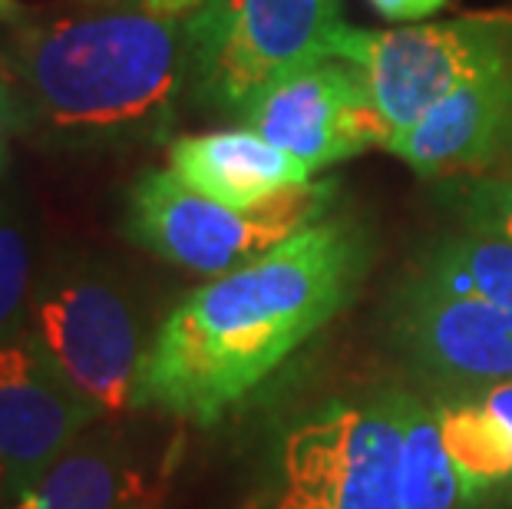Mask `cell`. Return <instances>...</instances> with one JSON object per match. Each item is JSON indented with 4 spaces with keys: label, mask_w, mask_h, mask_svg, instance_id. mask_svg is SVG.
Segmentation results:
<instances>
[{
    "label": "cell",
    "mask_w": 512,
    "mask_h": 509,
    "mask_svg": "<svg viewBox=\"0 0 512 509\" xmlns=\"http://www.w3.org/2000/svg\"><path fill=\"white\" fill-rule=\"evenodd\" d=\"M370 238L324 215L271 252L189 291L159 324L136 407L212 427L357 298Z\"/></svg>",
    "instance_id": "cell-1"
},
{
    "label": "cell",
    "mask_w": 512,
    "mask_h": 509,
    "mask_svg": "<svg viewBox=\"0 0 512 509\" xmlns=\"http://www.w3.org/2000/svg\"><path fill=\"white\" fill-rule=\"evenodd\" d=\"M0 80L14 133L47 153L166 143L185 100V17L139 7L24 14L7 24Z\"/></svg>",
    "instance_id": "cell-2"
},
{
    "label": "cell",
    "mask_w": 512,
    "mask_h": 509,
    "mask_svg": "<svg viewBox=\"0 0 512 509\" xmlns=\"http://www.w3.org/2000/svg\"><path fill=\"white\" fill-rule=\"evenodd\" d=\"M337 0H205L185 14V100L238 116L268 86L334 57Z\"/></svg>",
    "instance_id": "cell-3"
},
{
    "label": "cell",
    "mask_w": 512,
    "mask_h": 509,
    "mask_svg": "<svg viewBox=\"0 0 512 509\" xmlns=\"http://www.w3.org/2000/svg\"><path fill=\"white\" fill-rule=\"evenodd\" d=\"M334 192V182H311L252 209H235L185 186L172 169H146L129 189L126 235L162 262L215 278L331 215Z\"/></svg>",
    "instance_id": "cell-4"
},
{
    "label": "cell",
    "mask_w": 512,
    "mask_h": 509,
    "mask_svg": "<svg viewBox=\"0 0 512 509\" xmlns=\"http://www.w3.org/2000/svg\"><path fill=\"white\" fill-rule=\"evenodd\" d=\"M400 397L380 391L304 414L281 437L271 509H400Z\"/></svg>",
    "instance_id": "cell-5"
},
{
    "label": "cell",
    "mask_w": 512,
    "mask_h": 509,
    "mask_svg": "<svg viewBox=\"0 0 512 509\" xmlns=\"http://www.w3.org/2000/svg\"><path fill=\"white\" fill-rule=\"evenodd\" d=\"M24 324L103 417L136 410L146 348L133 301L113 275L86 262L53 265L34 281Z\"/></svg>",
    "instance_id": "cell-6"
},
{
    "label": "cell",
    "mask_w": 512,
    "mask_h": 509,
    "mask_svg": "<svg viewBox=\"0 0 512 509\" xmlns=\"http://www.w3.org/2000/svg\"><path fill=\"white\" fill-rule=\"evenodd\" d=\"M512 53V14H466L443 24L357 30L337 34L334 57L361 70L370 103L387 119L390 133L440 103L456 86Z\"/></svg>",
    "instance_id": "cell-7"
},
{
    "label": "cell",
    "mask_w": 512,
    "mask_h": 509,
    "mask_svg": "<svg viewBox=\"0 0 512 509\" xmlns=\"http://www.w3.org/2000/svg\"><path fill=\"white\" fill-rule=\"evenodd\" d=\"M242 126L298 156L311 172L387 149L390 126L370 103L361 70L341 57L294 73L242 106Z\"/></svg>",
    "instance_id": "cell-8"
},
{
    "label": "cell",
    "mask_w": 512,
    "mask_h": 509,
    "mask_svg": "<svg viewBox=\"0 0 512 509\" xmlns=\"http://www.w3.org/2000/svg\"><path fill=\"white\" fill-rule=\"evenodd\" d=\"M103 414L24 328L0 338V506L30 490Z\"/></svg>",
    "instance_id": "cell-9"
},
{
    "label": "cell",
    "mask_w": 512,
    "mask_h": 509,
    "mask_svg": "<svg viewBox=\"0 0 512 509\" xmlns=\"http://www.w3.org/2000/svg\"><path fill=\"white\" fill-rule=\"evenodd\" d=\"M390 334L407 361L443 384L512 381V308L407 275L390 308Z\"/></svg>",
    "instance_id": "cell-10"
},
{
    "label": "cell",
    "mask_w": 512,
    "mask_h": 509,
    "mask_svg": "<svg viewBox=\"0 0 512 509\" xmlns=\"http://www.w3.org/2000/svg\"><path fill=\"white\" fill-rule=\"evenodd\" d=\"M512 110V53L456 86L417 123L390 136L387 153L423 179H450L493 169L503 159Z\"/></svg>",
    "instance_id": "cell-11"
},
{
    "label": "cell",
    "mask_w": 512,
    "mask_h": 509,
    "mask_svg": "<svg viewBox=\"0 0 512 509\" xmlns=\"http://www.w3.org/2000/svg\"><path fill=\"white\" fill-rule=\"evenodd\" d=\"M169 169L185 186L235 209H252L314 182V172L298 156L248 126L172 139Z\"/></svg>",
    "instance_id": "cell-12"
},
{
    "label": "cell",
    "mask_w": 512,
    "mask_h": 509,
    "mask_svg": "<svg viewBox=\"0 0 512 509\" xmlns=\"http://www.w3.org/2000/svg\"><path fill=\"white\" fill-rule=\"evenodd\" d=\"M4 509H146V480L113 440H76Z\"/></svg>",
    "instance_id": "cell-13"
},
{
    "label": "cell",
    "mask_w": 512,
    "mask_h": 509,
    "mask_svg": "<svg viewBox=\"0 0 512 509\" xmlns=\"http://www.w3.org/2000/svg\"><path fill=\"white\" fill-rule=\"evenodd\" d=\"M400 509H463V486L443 443L437 407L403 391Z\"/></svg>",
    "instance_id": "cell-14"
},
{
    "label": "cell",
    "mask_w": 512,
    "mask_h": 509,
    "mask_svg": "<svg viewBox=\"0 0 512 509\" xmlns=\"http://www.w3.org/2000/svg\"><path fill=\"white\" fill-rule=\"evenodd\" d=\"M440 288L479 295L512 308V242L493 235H446L417 258L413 272Z\"/></svg>",
    "instance_id": "cell-15"
},
{
    "label": "cell",
    "mask_w": 512,
    "mask_h": 509,
    "mask_svg": "<svg viewBox=\"0 0 512 509\" xmlns=\"http://www.w3.org/2000/svg\"><path fill=\"white\" fill-rule=\"evenodd\" d=\"M440 182V199L450 205L466 232L512 242V162H496L493 169Z\"/></svg>",
    "instance_id": "cell-16"
},
{
    "label": "cell",
    "mask_w": 512,
    "mask_h": 509,
    "mask_svg": "<svg viewBox=\"0 0 512 509\" xmlns=\"http://www.w3.org/2000/svg\"><path fill=\"white\" fill-rule=\"evenodd\" d=\"M30 291H34V255L17 219L0 212V338L24 328Z\"/></svg>",
    "instance_id": "cell-17"
},
{
    "label": "cell",
    "mask_w": 512,
    "mask_h": 509,
    "mask_svg": "<svg viewBox=\"0 0 512 509\" xmlns=\"http://www.w3.org/2000/svg\"><path fill=\"white\" fill-rule=\"evenodd\" d=\"M463 394H470L486 420L493 424L499 443H503L509 467H512V381L503 384H486V387H466Z\"/></svg>",
    "instance_id": "cell-18"
},
{
    "label": "cell",
    "mask_w": 512,
    "mask_h": 509,
    "mask_svg": "<svg viewBox=\"0 0 512 509\" xmlns=\"http://www.w3.org/2000/svg\"><path fill=\"white\" fill-rule=\"evenodd\" d=\"M367 4L390 24H413V20L433 17L446 0H367Z\"/></svg>",
    "instance_id": "cell-19"
},
{
    "label": "cell",
    "mask_w": 512,
    "mask_h": 509,
    "mask_svg": "<svg viewBox=\"0 0 512 509\" xmlns=\"http://www.w3.org/2000/svg\"><path fill=\"white\" fill-rule=\"evenodd\" d=\"M10 136H17V133H14V113H10L7 86H4V80H0V179H4V172H7Z\"/></svg>",
    "instance_id": "cell-20"
},
{
    "label": "cell",
    "mask_w": 512,
    "mask_h": 509,
    "mask_svg": "<svg viewBox=\"0 0 512 509\" xmlns=\"http://www.w3.org/2000/svg\"><path fill=\"white\" fill-rule=\"evenodd\" d=\"M199 4H205V0H139L136 7L146 10V14H159V17H185Z\"/></svg>",
    "instance_id": "cell-21"
},
{
    "label": "cell",
    "mask_w": 512,
    "mask_h": 509,
    "mask_svg": "<svg viewBox=\"0 0 512 509\" xmlns=\"http://www.w3.org/2000/svg\"><path fill=\"white\" fill-rule=\"evenodd\" d=\"M27 10L20 7V0H0V24H14V20L24 17Z\"/></svg>",
    "instance_id": "cell-22"
},
{
    "label": "cell",
    "mask_w": 512,
    "mask_h": 509,
    "mask_svg": "<svg viewBox=\"0 0 512 509\" xmlns=\"http://www.w3.org/2000/svg\"><path fill=\"white\" fill-rule=\"evenodd\" d=\"M76 4H86V7H136L139 0H76Z\"/></svg>",
    "instance_id": "cell-23"
},
{
    "label": "cell",
    "mask_w": 512,
    "mask_h": 509,
    "mask_svg": "<svg viewBox=\"0 0 512 509\" xmlns=\"http://www.w3.org/2000/svg\"><path fill=\"white\" fill-rule=\"evenodd\" d=\"M499 162H512V110H509V123H506V136H503V159Z\"/></svg>",
    "instance_id": "cell-24"
}]
</instances>
